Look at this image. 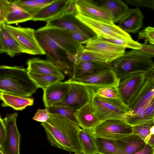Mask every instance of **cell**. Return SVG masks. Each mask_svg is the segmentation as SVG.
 Here are the masks:
<instances>
[{
	"instance_id": "obj_17",
	"label": "cell",
	"mask_w": 154,
	"mask_h": 154,
	"mask_svg": "<svg viewBox=\"0 0 154 154\" xmlns=\"http://www.w3.org/2000/svg\"><path fill=\"white\" fill-rule=\"evenodd\" d=\"M70 88V82L67 80L56 82L47 87L43 90V99L45 108L61 100Z\"/></svg>"
},
{
	"instance_id": "obj_5",
	"label": "cell",
	"mask_w": 154,
	"mask_h": 154,
	"mask_svg": "<svg viewBox=\"0 0 154 154\" xmlns=\"http://www.w3.org/2000/svg\"><path fill=\"white\" fill-rule=\"evenodd\" d=\"M76 17L89 28L97 36L115 43L121 40L131 45L133 50H140L141 48L140 43L133 40L131 35L114 23L110 24L90 18L78 14Z\"/></svg>"
},
{
	"instance_id": "obj_34",
	"label": "cell",
	"mask_w": 154,
	"mask_h": 154,
	"mask_svg": "<svg viewBox=\"0 0 154 154\" xmlns=\"http://www.w3.org/2000/svg\"><path fill=\"white\" fill-rule=\"evenodd\" d=\"M75 60L74 64L80 61H89L102 64L111 63L106 58L93 52L85 51L83 48L75 55Z\"/></svg>"
},
{
	"instance_id": "obj_6",
	"label": "cell",
	"mask_w": 154,
	"mask_h": 154,
	"mask_svg": "<svg viewBox=\"0 0 154 154\" xmlns=\"http://www.w3.org/2000/svg\"><path fill=\"white\" fill-rule=\"evenodd\" d=\"M91 103L94 112L101 122L111 119H120L128 112L127 107L119 99L100 96L91 91Z\"/></svg>"
},
{
	"instance_id": "obj_18",
	"label": "cell",
	"mask_w": 154,
	"mask_h": 154,
	"mask_svg": "<svg viewBox=\"0 0 154 154\" xmlns=\"http://www.w3.org/2000/svg\"><path fill=\"white\" fill-rule=\"evenodd\" d=\"M70 0H54L44 7L33 16L32 20L47 22L62 16Z\"/></svg>"
},
{
	"instance_id": "obj_35",
	"label": "cell",
	"mask_w": 154,
	"mask_h": 154,
	"mask_svg": "<svg viewBox=\"0 0 154 154\" xmlns=\"http://www.w3.org/2000/svg\"><path fill=\"white\" fill-rule=\"evenodd\" d=\"M49 114L60 115L69 119L73 122L77 124L74 115L77 110L67 107L52 105L46 108Z\"/></svg>"
},
{
	"instance_id": "obj_30",
	"label": "cell",
	"mask_w": 154,
	"mask_h": 154,
	"mask_svg": "<svg viewBox=\"0 0 154 154\" xmlns=\"http://www.w3.org/2000/svg\"><path fill=\"white\" fill-rule=\"evenodd\" d=\"M54 0H16L13 2L32 15H35L40 9Z\"/></svg>"
},
{
	"instance_id": "obj_9",
	"label": "cell",
	"mask_w": 154,
	"mask_h": 154,
	"mask_svg": "<svg viewBox=\"0 0 154 154\" xmlns=\"http://www.w3.org/2000/svg\"><path fill=\"white\" fill-rule=\"evenodd\" d=\"M3 25L6 30L28 52L29 54H45L36 39L34 29L14 26L5 23Z\"/></svg>"
},
{
	"instance_id": "obj_15",
	"label": "cell",
	"mask_w": 154,
	"mask_h": 154,
	"mask_svg": "<svg viewBox=\"0 0 154 154\" xmlns=\"http://www.w3.org/2000/svg\"><path fill=\"white\" fill-rule=\"evenodd\" d=\"M76 13L66 14L47 22L45 27L81 32L93 37L97 35L89 28L78 19Z\"/></svg>"
},
{
	"instance_id": "obj_23",
	"label": "cell",
	"mask_w": 154,
	"mask_h": 154,
	"mask_svg": "<svg viewBox=\"0 0 154 154\" xmlns=\"http://www.w3.org/2000/svg\"><path fill=\"white\" fill-rule=\"evenodd\" d=\"M111 63L102 64L89 61H80L73 64L72 78L80 79L105 69H112Z\"/></svg>"
},
{
	"instance_id": "obj_45",
	"label": "cell",
	"mask_w": 154,
	"mask_h": 154,
	"mask_svg": "<svg viewBox=\"0 0 154 154\" xmlns=\"http://www.w3.org/2000/svg\"><path fill=\"white\" fill-rule=\"evenodd\" d=\"M0 154H5L0 149Z\"/></svg>"
},
{
	"instance_id": "obj_26",
	"label": "cell",
	"mask_w": 154,
	"mask_h": 154,
	"mask_svg": "<svg viewBox=\"0 0 154 154\" xmlns=\"http://www.w3.org/2000/svg\"><path fill=\"white\" fill-rule=\"evenodd\" d=\"M0 100L2 107H10L16 110L22 111L34 103L33 97H26L11 95L0 91Z\"/></svg>"
},
{
	"instance_id": "obj_8",
	"label": "cell",
	"mask_w": 154,
	"mask_h": 154,
	"mask_svg": "<svg viewBox=\"0 0 154 154\" xmlns=\"http://www.w3.org/2000/svg\"><path fill=\"white\" fill-rule=\"evenodd\" d=\"M83 49L94 53L106 58L112 62L122 56L127 48L118 45L96 35L92 38L85 45Z\"/></svg>"
},
{
	"instance_id": "obj_39",
	"label": "cell",
	"mask_w": 154,
	"mask_h": 154,
	"mask_svg": "<svg viewBox=\"0 0 154 154\" xmlns=\"http://www.w3.org/2000/svg\"><path fill=\"white\" fill-rule=\"evenodd\" d=\"M129 4L137 7H145L154 9V0H125Z\"/></svg>"
},
{
	"instance_id": "obj_32",
	"label": "cell",
	"mask_w": 154,
	"mask_h": 154,
	"mask_svg": "<svg viewBox=\"0 0 154 154\" xmlns=\"http://www.w3.org/2000/svg\"><path fill=\"white\" fill-rule=\"evenodd\" d=\"M98 154H118L119 149L113 140L95 137Z\"/></svg>"
},
{
	"instance_id": "obj_41",
	"label": "cell",
	"mask_w": 154,
	"mask_h": 154,
	"mask_svg": "<svg viewBox=\"0 0 154 154\" xmlns=\"http://www.w3.org/2000/svg\"><path fill=\"white\" fill-rule=\"evenodd\" d=\"M49 118V113L47 109H38L32 119L37 121L44 122L47 121Z\"/></svg>"
},
{
	"instance_id": "obj_28",
	"label": "cell",
	"mask_w": 154,
	"mask_h": 154,
	"mask_svg": "<svg viewBox=\"0 0 154 154\" xmlns=\"http://www.w3.org/2000/svg\"><path fill=\"white\" fill-rule=\"evenodd\" d=\"M79 136L83 154H98L95 137L91 130L81 128Z\"/></svg>"
},
{
	"instance_id": "obj_46",
	"label": "cell",
	"mask_w": 154,
	"mask_h": 154,
	"mask_svg": "<svg viewBox=\"0 0 154 154\" xmlns=\"http://www.w3.org/2000/svg\"><path fill=\"white\" fill-rule=\"evenodd\" d=\"M3 53L2 51V50L1 49V48L0 47V53Z\"/></svg>"
},
{
	"instance_id": "obj_40",
	"label": "cell",
	"mask_w": 154,
	"mask_h": 154,
	"mask_svg": "<svg viewBox=\"0 0 154 154\" xmlns=\"http://www.w3.org/2000/svg\"><path fill=\"white\" fill-rule=\"evenodd\" d=\"M11 1L0 0V21L5 23V19L8 11Z\"/></svg>"
},
{
	"instance_id": "obj_16",
	"label": "cell",
	"mask_w": 154,
	"mask_h": 154,
	"mask_svg": "<svg viewBox=\"0 0 154 154\" xmlns=\"http://www.w3.org/2000/svg\"><path fill=\"white\" fill-rule=\"evenodd\" d=\"M154 97V69L147 73L145 81L136 95L127 108L131 112L143 106Z\"/></svg>"
},
{
	"instance_id": "obj_12",
	"label": "cell",
	"mask_w": 154,
	"mask_h": 154,
	"mask_svg": "<svg viewBox=\"0 0 154 154\" xmlns=\"http://www.w3.org/2000/svg\"><path fill=\"white\" fill-rule=\"evenodd\" d=\"M18 114L16 112L7 114L3 119L6 130V137L0 149L5 154H20L21 134L17 125Z\"/></svg>"
},
{
	"instance_id": "obj_7",
	"label": "cell",
	"mask_w": 154,
	"mask_h": 154,
	"mask_svg": "<svg viewBox=\"0 0 154 154\" xmlns=\"http://www.w3.org/2000/svg\"><path fill=\"white\" fill-rule=\"evenodd\" d=\"M95 137L115 140L133 133L132 126L120 119L101 122L91 130Z\"/></svg>"
},
{
	"instance_id": "obj_3",
	"label": "cell",
	"mask_w": 154,
	"mask_h": 154,
	"mask_svg": "<svg viewBox=\"0 0 154 154\" xmlns=\"http://www.w3.org/2000/svg\"><path fill=\"white\" fill-rule=\"evenodd\" d=\"M38 88L26 69L20 66L0 65V91L30 97Z\"/></svg>"
},
{
	"instance_id": "obj_27",
	"label": "cell",
	"mask_w": 154,
	"mask_h": 154,
	"mask_svg": "<svg viewBox=\"0 0 154 154\" xmlns=\"http://www.w3.org/2000/svg\"><path fill=\"white\" fill-rule=\"evenodd\" d=\"M33 16L11 1L5 23L9 25L23 23L32 20Z\"/></svg>"
},
{
	"instance_id": "obj_37",
	"label": "cell",
	"mask_w": 154,
	"mask_h": 154,
	"mask_svg": "<svg viewBox=\"0 0 154 154\" xmlns=\"http://www.w3.org/2000/svg\"><path fill=\"white\" fill-rule=\"evenodd\" d=\"M94 91L97 94L103 97L120 100L117 87H104Z\"/></svg>"
},
{
	"instance_id": "obj_47",
	"label": "cell",
	"mask_w": 154,
	"mask_h": 154,
	"mask_svg": "<svg viewBox=\"0 0 154 154\" xmlns=\"http://www.w3.org/2000/svg\"><path fill=\"white\" fill-rule=\"evenodd\" d=\"M3 23L0 21V27L2 25Z\"/></svg>"
},
{
	"instance_id": "obj_19",
	"label": "cell",
	"mask_w": 154,
	"mask_h": 154,
	"mask_svg": "<svg viewBox=\"0 0 154 154\" xmlns=\"http://www.w3.org/2000/svg\"><path fill=\"white\" fill-rule=\"evenodd\" d=\"M28 72L65 77L62 72L51 61L39 57L29 59L26 62Z\"/></svg>"
},
{
	"instance_id": "obj_10",
	"label": "cell",
	"mask_w": 154,
	"mask_h": 154,
	"mask_svg": "<svg viewBox=\"0 0 154 154\" xmlns=\"http://www.w3.org/2000/svg\"><path fill=\"white\" fill-rule=\"evenodd\" d=\"M69 82L70 88L67 94L61 100L53 105L67 107L77 110L90 102L91 92L83 84Z\"/></svg>"
},
{
	"instance_id": "obj_21",
	"label": "cell",
	"mask_w": 154,
	"mask_h": 154,
	"mask_svg": "<svg viewBox=\"0 0 154 154\" xmlns=\"http://www.w3.org/2000/svg\"><path fill=\"white\" fill-rule=\"evenodd\" d=\"M145 18L140 9H130L127 14L119 22L118 26L126 33H135L141 28Z\"/></svg>"
},
{
	"instance_id": "obj_25",
	"label": "cell",
	"mask_w": 154,
	"mask_h": 154,
	"mask_svg": "<svg viewBox=\"0 0 154 154\" xmlns=\"http://www.w3.org/2000/svg\"><path fill=\"white\" fill-rule=\"evenodd\" d=\"M97 3L110 13L114 23H119L127 14L130 9L128 5L121 0H100Z\"/></svg>"
},
{
	"instance_id": "obj_22",
	"label": "cell",
	"mask_w": 154,
	"mask_h": 154,
	"mask_svg": "<svg viewBox=\"0 0 154 154\" xmlns=\"http://www.w3.org/2000/svg\"><path fill=\"white\" fill-rule=\"evenodd\" d=\"M0 47L3 53L11 57L18 53L29 54L28 52L4 28L3 24L0 27Z\"/></svg>"
},
{
	"instance_id": "obj_20",
	"label": "cell",
	"mask_w": 154,
	"mask_h": 154,
	"mask_svg": "<svg viewBox=\"0 0 154 154\" xmlns=\"http://www.w3.org/2000/svg\"><path fill=\"white\" fill-rule=\"evenodd\" d=\"M113 140L119 149L118 154H134L142 150L147 144L133 133Z\"/></svg>"
},
{
	"instance_id": "obj_11",
	"label": "cell",
	"mask_w": 154,
	"mask_h": 154,
	"mask_svg": "<svg viewBox=\"0 0 154 154\" xmlns=\"http://www.w3.org/2000/svg\"><path fill=\"white\" fill-rule=\"evenodd\" d=\"M67 81L83 84L91 91L104 87H116L120 82L112 69H105L80 79L71 77Z\"/></svg>"
},
{
	"instance_id": "obj_14",
	"label": "cell",
	"mask_w": 154,
	"mask_h": 154,
	"mask_svg": "<svg viewBox=\"0 0 154 154\" xmlns=\"http://www.w3.org/2000/svg\"><path fill=\"white\" fill-rule=\"evenodd\" d=\"M75 5L76 14L106 23H114L110 13L92 0H75Z\"/></svg>"
},
{
	"instance_id": "obj_33",
	"label": "cell",
	"mask_w": 154,
	"mask_h": 154,
	"mask_svg": "<svg viewBox=\"0 0 154 154\" xmlns=\"http://www.w3.org/2000/svg\"><path fill=\"white\" fill-rule=\"evenodd\" d=\"M133 133L138 136L147 144L154 135V120L148 122L132 126Z\"/></svg>"
},
{
	"instance_id": "obj_2",
	"label": "cell",
	"mask_w": 154,
	"mask_h": 154,
	"mask_svg": "<svg viewBox=\"0 0 154 154\" xmlns=\"http://www.w3.org/2000/svg\"><path fill=\"white\" fill-rule=\"evenodd\" d=\"M41 125L52 146L70 153H82L78 124L62 116L49 114L48 120Z\"/></svg>"
},
{
	"instance_id": "obj_44",
	"label": "cell",
	"mask_w": 154,
	"mask_h": 154,
	"mask_svg": "<svg viewBox=\"0 0 154 154\" xmlns=\"http://www.w3.org/2000/svg\"><path fill=\"white\" fill-rule=\"evenodd\" d=\"M134 154H154V147L147 144L142 150Z\"/></svg>"
},
{
	"instance_id": "obj_36",
	"label": "cell",
	"mask_w": 154,
	"mask_h": 154,
	"mask_svg": "<svg viewBox=\"0 0 154 154\" xmlns=\"http://www.w3.org/2000/svg\"><path fill=\"white\" fill-rule=\"evenodd\" d=\"M55 28L65 35L82 44H86L92 38L94 37L81 32L71 31L60 29Z\"/></svg>"
},
{
	"instance_id": "obj_43",
	"label": "cell",
	"mask_w": 154,
	"mask_h": 154,
	"mask_svg": "<svg viewBox=\"0 0 154 154\" xmlns=\"http://www.w3.org/2000/svg\"><path fill=\"white\" fill-rule=\"evenodd\" d=\"M6 137V130L3 119L0 115V148L2 146Z\"/></svg>"
},
{
	"instance_id": "obj_48",
	"label": "cell",
	"mask_w": 154,
	"mask_h": 154,
	"mask_svg": "<svg viewBox=\"0 0 154 154\" xmlns=\"http://www.w3.org/2000/svg\"><path fill=\"white\" fill-rule=\"evenodd\" d=\"M75 154H83L82 153H75Z\"/></svg>"
},
{
	"instance_id": "obj_29",
	"label": "cell",
	"mask_w": 154,
	"mask_h": 154,
	"mask_svg": "<svg viewBox=\"0 0 154 154\" xmlns=\"http://www.w3.org/2000/svg\"><path fill=\"white\" fill-rule=\"evenodd\" d=\"M131 112L125 114L122 119L131 126L139 125L154 120L146 114L145 110V105Z\"/></svg>"
},
{
	"instance_id": "obj_31",
	"label": "cell",
	"mask_w": 154,
	"mask_h": 154,
	"mask_svg": "<svg viewBox=\"0 0 154 154\" xmlns=\"http://www.w3.org/2000/svg\"><path fill=\"white\" fill-rule=\"evenodd\" d=\"M28 73L30 78L38 88H41L43 90L51 84L61 81L65 78V77L55 75Z\"/></svg>"
},
{
	"instance_id": "obj_1",
	"label": "cell",
	"mask_w": 154,
	"mask_h": 154,
	"mask_svg": "<svg viewBox=\"0 0 154 154\" xmlns=\"http://www.w3.org/2000/svg\"><path fill=\"white\" fill-rule=\"evenodd\" d=\"M38 43L45 52L47 60L50 61L66 74H73V64L68 58L69 54H76L83 45L63 34L57 29L40 27L35 31Z\"/></svg>"
},
{
	"instance_id": "obj_13",
	"label": "cell",
	"mask_w": 154,
	"mask_h": 154,
	"mask_svg": "<svg viewBox=\"0 0 154 154\" xmlns=\"http://www.w3.org/2000/svg\"><path fill=\"white\" fill-rule=\"evenodd\" d=\"M146 74H134L120 81L117 86L119 96L127 107L139 91L145 81Z\"/></svg>"
},
{
	"instance_id": "obj_42",
	"label": "cell",
	"mask_w": 154,
	"mask_h": 154,
	"mask_svg": "<svg viewBox=\"0 0 154 154\" xmlns=\"http://www.w3.org/2000/svg\"><path fill=\"white\" fill-rule=\"evenodd\" d=\"M140 44L142 47L139 50L149 55L152 57H153L154 56V45Z\"/></svg>"
},
{
	"instance_id": "obj_24",
	"label": "cell",
	"mask_w": 154,
	"mask_h": 154,
	"mask_svg": "<svg viewBox=\"0 0 154 154\" xmlns=\"http://www.w3.org/2000/svg\"><path fill=\"white\" fill-rule=\"evenodd\" d=\"M74 115L78 125L82 129L91 130L101 122L93 111L91 101L77 110Z\"/></svg>"
},
{
	"instance_id": "obj_4",
	"label": "cell",
	"mask_w": 154,
	"mask_h": 154,
	"mask_svg": "<svg viewBox=\"0 0 154 154\" xmlns=\"http://www.w3.org/2000/svg\"><path fill=\"white\" fill-rule=\"evenodd\" d=\"M152 58L139 50L125 51L122 56L112 62V69L120 81L134 74L147 73L154 69Z\"/></svg>"
},
{
	"instance_id": "obj_38",
	"label": "cell",
	"mask_w": 154,
	"mask_h": 154,
	"mask_svg": "<svg viewBox=\"0 0 154 154\" xmlns=\"http://www.w3.org/2000/svg\"><path fill=\"white\" fill-rule=\"evenodd\" d=\"M138 39L145 40L151 45L154 44V28L149 26L139 32Z\"/></svg>"
}]
</instances>
